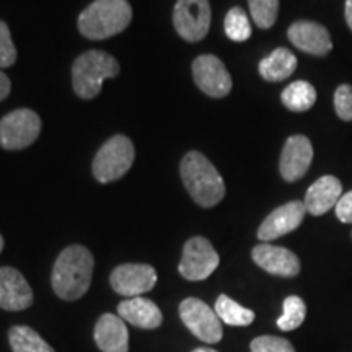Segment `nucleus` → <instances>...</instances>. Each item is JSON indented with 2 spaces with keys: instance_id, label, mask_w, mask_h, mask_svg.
<instances>
[{
  "instance_id": "nucleus-1",
  "label": "nucleus",
  "mask_w": 352,
  "mask_h": 352,
  "mask_svg": "<svg viewBox=\"0 0 352 352\" xmlns=\"http://www.w3.org/2000/svg\"><path fill=\"white\" fill-rule=\"evenodd\" d=\"M95 259L90 250L82 245H72L60 252L52 267L51 284L56 296L74 302L88 292L94 276Z\"/></svg>"
},
{
  "instance_id": "nucleus-2",
  "label": "nucleus",
  "mask_w": 352,
  "mask_h": 352,
  "mask_svg": "<svg viewBox=\"0 0 352 352\" xmlns=\"http://www.w3.org/2000/svg\"><path fill=\"white\" fill-rule=\"evenodd\" d=\"M182 178L189 196L201 208H214L226 197V183L201 152H188L182 160Z\"/></svg>"
},
{
  "instance_id": "nucleus-3",
  "label": "nucleus",
  "mask_w": 352,
  "mask_h": 352,
  "mask_svg": "<svg viewBox=\"0 0 352 352\" xmlns=\"http://www.w3.org/2000/svg\"><path fill=\"white\" fill-rule=\"evenodd\" d=\"M132 8L127 0H95L78 16V32L87 39H108L129 26Z\"/></svg>"
},
{
  "instance_id": "nucleus-4",
  "label": "nucleus",
  "mask_w": 352,
  "mask_h": 352,
  "mask_svg": "<svg viewBox=\"0 0 352 352\" xmlns=\"http://www.w3.org/2000/svg\"><path fill=\"white\" fill-rule=\"evenodd\" d=\"M120 74V64L103 51H87L72 65V83L76 94L83 100H91L100 94L103 82Z\"/></svg>"
},
{
  "instance_id": "nucleus-5",
  "label": "nucleus",
  "mask_w": 352,
  "mask_h": 352,
  "mask_svg": "<svg viewBox=\"0 0 352 352\" xmlns=\"http://www.w3.org/2000/svg\"><path fill=\"white\" fill-rule=\"evenodd\" d=\"M135 158L134 144L126 135H113L100 147L94 160V176L100 183H113L131 170Z\"/></svg>"
},
{
  "instance_id": "nucleus-6",
  "label": "nucleus",
  "mask_w": 352,
  "mask_h": 352,
  "mask_svg": "<svg viewBox=\"0 0 352 352\" xmlns=\"http://www.w3.org/2000/svg\"><path fill=\"white\" fill-rule=\"evenodd\" d=\"M41 118L33 109L21 108L0 120V147L21 151L32 145L41 134Z\"/></svg>"
},
{
  "instance_id": "nucleus-7",
  "label": "nucleus",
  "mask_w": 352,
  "mask_h": 352,
  "mask_svg": "<svg viewBox=\"0 0 352 352\" xmlns=\"http://www.w3.org/2000/svg\"><path fill=\"white\" fill-rule=\"evenodd\" d=\"M179 316H182L184 327L195 334L197 340L208 342V344H217L222 341V321L215 314V310L199 298H184L179 303Z\"/></svg>"
},
{
  "instance_id": "nucleus-8",
  "label": "nucleus",
  "mask_w": 352,
  "mask_h": 352,
  "mask_svg": "<svg viewBox=\"0 0 352 352\" xmlns=\"http://www.w3.org/2000/svg\"><path fill=\"white\" fill-rule=\"evenodd\" d=\"M209 0H178L173 10V25L179 36L197 43L208 36L210 28Z\"/></svg>"
},
{
  "instance_id": "nucleus-9",
  "label": "nucleus",
  "mask_w": 352,
  "mask_h": 352,
  "mask_svg": "<svg viewBox=\"0 0 352 352\" xmlns=\"http://www.w3.org/2000/svg\"><path fill=\"white\" fill-rule=\"evenodd\" d=\"M220 258L204 236H192L184 243L179 274L188 280H204L219 267Z\"/></svg>"
},
{
  "instance_id": "nucleus-10",
  "label": "nucleus",
  "mask_w": 352,
  "mask_h": 352,
  "mask_svg": "<svg viewBox=\"0 0 352 352\" xmlns=\"http://www.w3.org/2000/svg\"><path fill=\"white\" fill-rule=\"evenodd\" d=\"M157 271L151 264H121L114 267L109 276V284L114 292L124 297H140L151 292L157 284Z\"/></svg>"
},
{
  "instance_id": "nucleus-11",
  "label": "nucleus",
  "mask_w": 352,
  "mask_h": 352,
  "mask_svg": "<svg viewBox=\"0 0 352 352\" xmlns=\"http://www.w3.org/2000/svg\"><path fill=\"white\" fill-rule=\"evenodd\" d=\"M192 77L201 91L212 98H223L232 91V77L219 57L204 54L192 63Z\"/></svg>"
},
{
  "instance_id": "nucleus-12",
  "label": "nucleus",
  "mask_w": 352,
  "mask_h": 352,
  "mask_svg": "<svg viewBox=\"0 0 352 352\" xmlns=\"http://www.w3.org/2000/svg\"><path fill=\"white\" fill-rule=\"evenodd\" d=\"M307 214L305 204L300 201H290L280 206L263 220L258 228V239L261 241H272L287 235L300 227Z\"/></svg>"
},
{
  "instance_id": "nucleus-13",
  "label": "nucleus",
  "mask_w": 352,
  "mask_h": 352,
  "mask_svg": "<svg viewBox=\"0 0 352 352\" xmlns=\"http://www.w3.org/2000/svg\"><path fill=\"white\" fill-rule=\"evenodd\" d=\"M314 160V147L305 135H292L285 142L280 153L279 170L285 182L294 183L303 178Z\"/></svg>"
},
{
  "instance_id": "nucleus-14",
  "label": "nucleus",
  "mask_w": 352,
  "mask_h": 352,
  "mask_svg": "<svg viewBox=\"0 0 352 352\" xmlns=\"http://www.w3.org/2000/svg\"><path fill=\"white\" fill-rule=\"evenodd\" d=\"M287 36L298 50L311 56H328L333 50L329 32L323 25L310 20L296 21L289 26Z\"/></svg>"
},
{
  "instance_id": "nucleus-15",
  "label": "nucleus",
  "mask_w": 352,
  "mask_h": 352,
  "mask_svg": "<svg viewBox=\"0 0 352 352\" xmlns=\"http://www.w3.org/2000/svg\"><path fill=\"white\" fill-rule=\"evenodd\" d=\"M252 258L261 270L272 276L296 277L300 272V259L296 253L283 246L261 243L254 246Z\"/></svg>"
},
{
  "instance_id": "nucleus-16",
  "label": "nucleus",
  "mask_w": 352,
  "mask_h": 352,
  "mask_svg": "<svg viewBox=\"0 0 352 352\" xmlns=\"http://www.w3.org/2000/svg\"><path fill=\"white\" fill-rule=\"evenodd\" d=\"M33 290L15 267H0V308L20 311L32 307Z\"/></svg>"
},
{
  "instance_id": "nucleus-17",
  "label": "nucleus",
  "mask_w": 352,
  "mask_h": 352,
  "mask_svg": "<svg viewBox=\"0 0 352 352\" xmlns=\"http://www.w3.org/2000/svg\"><path fill=\"white\" fill-rule=\"evenodd\" d=\"M94 336L101 352H129V331L120 315H101L95 324Z\"/></svg>"
},
{
  "instance_id": "nucleus-18",
  "label": "nucleus",
  "mask_w": 352,
  "mask_h": 352,
  "mask_svg": "<svg viewBox=\"0 0 352 352\" xmlns=\"http://www.w3.org/2000/svg\"><path fill=\"white\" fill-rule=\"evenodd\" d=\"M342 196V184L336 176L324 175L321 178L316 179V182L308 188L305 195V204L307 212L311 215H323L327 214L328 210L336 208L338 201L341 199Z\"/></svg>"
},
{
  "instance_id": "nucleus-19",
  "label": "nucleus",
  "mask_w": 352,
  "mask_h": 352,
  "mask_svg": "<svg viewBox=\"0 0 352 352\" xmlns=\"http://www.w3.org/2000/svg\"><path fill=\"white\" fill-rule=\"evenodd\" d=\"M118 315L127 323L142 329H155L164 321L160 308L144 297H132L122 300L118 305Z\"/></svg>"
},
{
  "instance_id": "nucleus-20",
  "label": "nucleus",
  "mask_w": 352,
  "mask_h": 352,
  "mask_svg": "<svg viewBox=\"0 0 352 352\" xmlns=\"http://www.w3.org/2000/svg\"><path fill=\"white\" fill-rule=\"evenodd\" d=\"M259 74L267 82H283L296 72L297 57L285 47H277L259 63Z\"/></svg>"
},
{
  "instance_id": "nucleus-21",
  "label": "nucleus",
  "mask_w": 352,
  "mask_h": 352,
  "mask_svg": "<svg viewBox=\"0 0 352 352\" xmlns=\"http://www.w3.org/2000/svg\"><path fill=\"white\" fill-rule=\"evenodd\" d=\"M280 100H283L284 107L290 109V111L305 113L315 104L316 90L311 83L305 80H297L284 88Z\"/></svg>"
},
{
  "instance_id": "nucleus-22",
  "label": "nucleus",
  "mask_w": 352,
  "mask_h": 352,
  "mask_svg": "<svg viewBox=\"0 0 352 352\" xmlns=\"http://www.w3.org/2000/svg\"><path fill=\"white\" fill-rule=\"evenodd\" d=\"M215 314L219 315L220 321L230 327H248L254 321V311L250 308L241 307L233 298L227 296H219L215 302Z\"/></svg>"
},
{
  "instance_id": "nucleus-23",
  "label": "nucleus",
  "mask_w": 352,
  "mask_h": 352,
  "mask_svg": "<svg viewBox=\"0 0 352 352\" xmlns=\"http://www.w3.org/2000/svg\"><path fill=\"white\" fill-rule=\"evenodd\" d=\"M8 341L13 352H56L30 327H13L8 331Z\"/></svg>"
},
{
  "instance_id": "nucleus-24",
  "label": "nucleus",
  "mask_w": 352,
  "mask_h": 352,
  "mask_svg": "<svg viewBox=\"0 0 352 352\" xmlns=\"http://www.w3.org/2000/svg\"><path fill=\"white\" fill-rule=\"evenodd\" d=\"M307 316V305L298 296H290L284 300V311L277 320V328L283 331H294L300 328Z\"/></svg>"
},
{
  "instance_id": "nucleus-25",
  "label": "nucleus",
  "mask_w": 352,
  "mask_h": 352,
  "mask_svg": "<svg viewBox=\"0 0 352 352\" xmlns=\"http://www.w3.org/2000/svg\"><path fill=\"white\" fill-rule=\"evenodd\" d=\"M223 28H226L227 36L235 43H243L252 36V23H250L243 8L240 7H233L228 10Z\"/></svg>"
},
{
  "instance_id": "nucleus-26",
  "label": "nucleus",
  "mask_w": 352,
  "mask_h": 352,
  "mask_svg": "<svg viewBox=\"0 0 352 352\" xmlns=\"http://www.w3.org/2000/svg\"><path fill=\"white\" fill-rule=\"evenodd\" d=\"M248 6L256 26L263 30L274 26L279 15V0H248Z\"/></svg>"
},
{
  "instance_id": "nucleus-27",
  "label": "nucleus",
  "mask_w": 352,
  "mask_h": 352,
  "mask_svg": "<svg viewBox=\"0 0 352 352\" xmlns=\"http://www.w3.org/2000/svg\"><path fill=\"white\" fill-rule=\"evenodd\" d=\"M252 352H296L290 341L279 336H259L250 344Z\"/></svg>"
},
{
  "instance_id": "nucleus-28",
  "label": "nucleus",
  "mask_w": 352,
  "mask_h": 352,
  "mask_svg": "<svg viewBox=\"0 0 352 352\" xmlns=\"http://www.w3.org/2000/svg\"><path fill=\"white\" fill-rule=\"evenodd\" d=\"M16 60V47L12 41L10 30L6 21L0 20V69L10 67Z\"/></svg>"
},
{
  "instance_id": "nucleus-29",
  "label": "nucleus",
  "mask_w": 352,
  "mask_h": 352,
  "mask_svg": "<svg viewBox=\"0 0 352 352\" xmlns=\"http://www.w3.org/2000/svg\"><path fill=\"white\" fill-rule=\"evenodd\" d=\"M334 109L342 121H352V85H340L334 91Z\"/></svg>"
},
{
  "instance_id": "nucleus-30",
  "label": "nucleus",
  "mask_w": 352,
  "mask_h": 352,
  "mask_svg": "<svg viewBox=\"0 0 352 352\" xmlns=\"http://www.w3.org/2000/svg\"><path fill=\"white\" fill-rule=\"evenodd\" d=\"M334 210H336V217L342 223H352V191L341 196Z\"/></svg>"
},
{
  "instance_id": "nucleus-31",
  "label": "nucleus",
  "mask_w": 352,
  "mask_h": 352,
  "mask_svg": "<svg viewBox=\"0 0 352 352\" xmlns=\"http://www.w3.org/2000/svg\"><path fill=\"white\" fill-rule=\"evenodd\" d=\"M10 90H12V83H10V78H8L6 74L0 70V101L6 100L8 95H10Z\"/></svg>"
},
{
  "instance_id": "nucleus-32",
  "label": "nucleus",
  "mask_w": 352,
  "mask_h": 352,
  "mask_svg": "<svg viewBox=\"0 0 352 352\" xmlns=\"http://www.w3.org/2000/svg\"><path fill=\"white\" fill-rule=\"evenodd\" d=\"M344 15H346L347 26H349V28H351V32H352V0H346Z\"/></svg>"
},
{
  "instance_id": "nucleus-33",
  "label": "nucleus",
  "mask_w": 352,
  "mask_h": 352,
  "mask_svg": "<svg viewBox=\"0 0 352 352\" xmlns=\"http://www.w3.org/2000/svg\"><path fill=\"white\" fill-rule=\"evenodd\" d=\"M191 352H217L215 349H210V347H197V349L191 351Z\"/></svg>"
},
{
  "instance_id": "nucleus-34",
  "label": "nucleus",
  "mask_w": 352,
  "mask_h": 352,
  "mask_svg": "<svg viewBox=\"0 0 352 352\" xmlns=\"http://www.w3.org/2000/svg\"><path fill=\"white\" fill-rule=\"evenodd\" d=\"M2 250H3V239L2 235H0V253H2Z\"/></svg>"
}]
</instances>
